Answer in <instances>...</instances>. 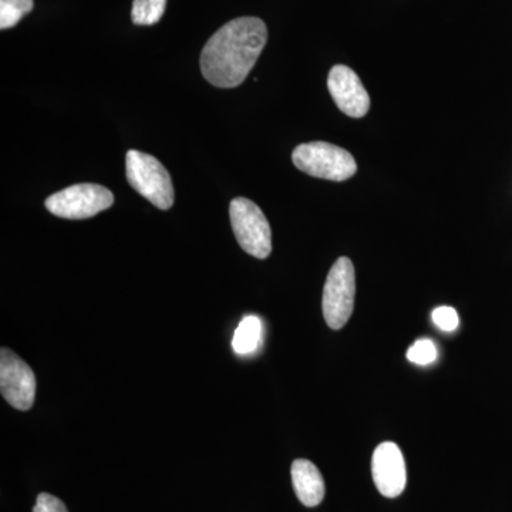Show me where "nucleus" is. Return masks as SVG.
Masks as SVG:
<instances>
[{"label":"nucleus","mask_w":512,"mask_h":512,"mask_svg":"<svg viewBox=\"0 0 512 512\" xmlns=\"http://www.w3.org/2000/svg\"><path fill=\"white\" fill-rule=\"evenodd\" d=\"M268 40L258 18H238L211 36L201 53V72L212 86L232 89L245 82Z\"/></svg>","instance_id":"obj_1"},{"label":"nucleus","mask_w":512,"mask_h":512,"mask_svg":"<svg viewBox=\"0 0 512 512\" xmlns=\"http://www.w3.org/2000/svg\"><path fill=\"white\" fill-rule=\"evenodd\" d=\"M127 181L131 187L160 210L174 204V187L170 173L156 157L130 150L126 157Z\"/></svg>","instance_id":"obj_2"},{"label":"nucleus","mask_w":512,"mask_h":512,"mask_svg":"<svg viewBox=\"0 0 512 512\" xmlns=\"http://www.w3.org/2000/svg\"><path fill=\"white\" fill-rule=\"evenodd\" d=\"M292 161L302 173L338 183L349 180L357 171L355 158L349 151L325 141H313L296 147Z\"/></svg>","instance_id":"obj_3"},{"label":"nucleus","mask_w":512,"mask_h":512,"mask_svg":"<svg viewBox=\"0 0 512 512\" xmlns=\"http://www.w3.org/2000/svg\"><path fill=\"white\" fill-rule=\"evenodd\" d=\"M356 275L355 266L342 256L330 268L323 288V318L330 329H342L349 322L355 308Z\"/></svg>","instance_id":"obj_4"},{"label":"nucleus","mask_w":512,"mask_h":512,"mask_svg":"<svg viewBox=\"0 0 512 512\" xmlns=\"http://www.w3.org/2000/svg\"><path fill=\"white\" fill-rule=\"evenodd\" d=\"M229 218L238 244L247 254L258 259L271 255V227L255 202L244 197L235 198L229 205Z\"/></svg>","instance_id":"obj_5"},{"label":"nucleus","mask_w":512,"mask_h":512,"mask_svg":"<svg viewBox=\"0 0 512 512\" xmlns=\"http://www.w3.org/2000/svg\"><path fill=\"white\" fill-rule=\"evenodd\" d=\"M113 192L99 184H76L47 198V210L64 220H86L109 210Z\"/></svg>","instance_id":"obj_6"},{"label":"nucleus","mask_w":512,"mask_h":512,"mask_svg":"<svg viewBox=\"0 0 512 512\" xmlns=\"http://www.w3.org/2000/svg\"><path fill=\"white\" fill-rule=\"evenodd\" d=\"M0 392L10 406L22 412L32 409L35 403V373L25 360L6 348L0 353Z\"/></svg>","instance_id":"obj_7"},{"label":"nucleus","mask_w":512,"mask_h":512,"mask_svg":"<svg viewBox=\"0 0 512 512\" xmlns=\"http://www.w3.org/2000/svg\"><path fill=\"white\" fill-rule=\"evenodd\" d=\"M373 481L379 493L386 498H396L407 484L406 463L402 450L393 441H384L376 447L372 458Z\"/></svg>","instance_id":"obj_8"},{"label":"nucleus","mask_w":512,"mask_h":512,"mask_svg":"<svg viewBox=\"0 0 512 512\" xmlns=\"http://www.w3.org/2000/svg\"><path fill=\"white\" fill-rule=\"evenodd\" d=\"M328 87L336 106L353 119L365 117L370 109V97L359 76L348 66L338 64L329 73Z\"/></svg>","instance_id":"obj_9"},{"label":"nucleus","mask_w":512,"mask_h":512,"mask_svg":"<svg viewBox=\"0 0 512 512\" xmlns=\"http://www.w3.org/2000/svg\"><path fill=\"white\" fill-rule=\"evenodd\" d=\"M291 474L298 500L305 507H318L326 493L325 481L319 468L312 461L298 458L292 463Z\"/></svg>","instance_id":"obj_10"},{"label":"nucleus","mask_w":512,"mask_h":512,"mask_svg":"<svg viewBox=\"0 0 512 512\" xmlns=\"http://www.w3.org/2000/svg\"><path fill=\"white\" fill-rule=\"evenodd\" d=\"M262 340V322L258 316H245L235 330L232 349L239 356H248L258 350Z\"/></svg>","instance_id":"obj_11"},{"label":"nucleus","mask_w":512,"mask_h":512,"mask_svg":"<svg viewBox=\"0 0 512 512\" xmlns=\"http://www.w3.org/2000/svg\"><path fill=\"white\" fill-rule=\"evenodd\" d=\"M167 0H134L131 19L134 25H156L163 18Z\"/></svg>","instance_id":"obj_12"},{"label":"nucleus","mask_w":512,"mask_h":512,"mask_svg":"<svg viewBox=\"0 0 512 512\" xmlns=\"http://www.w3.org/2000/svg\"><path fill=\"white\" fill-rule=\"evenodd\" d=\"M32 9L33 0H0V29L18 25Z\"/></svg>","instance_id":"obj_13"},{"label":"nucleus","mask_w":512,"mask_h":512,"mask_svg":"<svg viewBox=\"0 0 512 512\" xmlns=\"http://www.w3.org/2000/svg\"><path fill=\"white\" fill-rule=\"evenodd\" d=\"M437 348L430 339H419L407 350V359L414 365L426 366L436 362Z\"/></svg>","instance_id":"obj_14"},{"label":"nucleus","mask_w":512,"mask_h":512,"mask_svg":"<svg viewBox=\"0 0 512 512\" xmlns=\"http://www.w3.org/2000/svg\"><path fill=\"white\" fill-rule=\"evenodd\" d=\"M431 319H433L434 325L444 332H454L460 325L458 313L451 306H440V308L434 309Z\"/></svg>","instance_id":"obj_15"},{"label":"nucleus","mask_w":512,"mask_h":512,"mask_svg":"<svg viewBox=\"0 0 512 512\" xmlns=\"http://www.w3.org/2000/svg\"><path fill=\"white\" fill-rule=\"evenodd\" d=\"M33 512H69L67 511L66 505L63 504V501H60L59 498L55 497V495L40 493L37 495V500L35 507H33Z\"/></svg>","instance_id":"obj_16"}]
</instances>
